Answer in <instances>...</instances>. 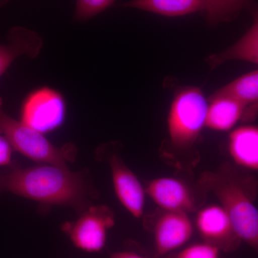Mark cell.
<instances>
[{
	"mask_svg": "<svg viewBox=\"0 0 258 258\" xmlns=\"http://www.w3.org/2000/svg\"><path fill=\"white\" fill-rule=\"evenodd\" d=\"M145 189L152 201L164 211L188 214L198 208L192 190L177 178L164 176L151 180Z\"/></svg>",
	"mask_w": 258,
	"mask_h": 258,
	"instance_id": "obj_8",
	"label": "cell"
},
{
	"mask_svg": "<svg viewBox=\"0 0 258 258\" xmlns=\"http://www.w3.org/2000/svg\"><path fill=\"white\" fill-rule=\"evenodd\" d=\"M156 251L164 255L182 247L193 235L192 222L184 212H161L153 225Z\"/></svg>",
	"mask_w": 258,
	"mask_h": 258,
	"instance_id": "obj_9",
	"label": "cell"
},
{
	"mask_svg": "<svg viewBox=\"0 0 258 258\" xmlns=\"http://www.w3.org/2000/svg\"><path fill=\"white\" fill-rule=\"evenodd\" d=\"M122 6L175 18L206 12L208 0H130Z\"/></svg>",
	"mask_w": 258,
	"mask_h": 258,
	"instance_id": "obj_15",
	"label": "cell"
},
{
	"mask_svg": "<svg viewBox=\"0 0 258 258\" xmlns=\"http://www.w3.org/2000/svg\"><path fill=\"white\" fill-rule=\"evenodd\" d=\"M115 224L114 215L105 205L90 206L73 222L64 224L62 229L78 248L97 252L104 247L108 230Z\"/></svg>",
	"mask_w": 258,
	"mask_h": 258,
	"instance_id": "obj_6",
	"label": "cell"
},
{
	"mask_svg": "<svg viewBox=\"0 0 258 258\" xmlns=\"http://www.w3.org/2000/svg\"><path fill=\"white\" fill-rule=\"evenodd\" d=\"M254 15L253 25L240 40L227 50L209 56L207 62L212 69L232 60L258 64V9L254 10Z\"/></svg>",
	"mask_w": 258,
	"mask_h": 258,
	"instance_id": "obj_14",
	"label": "cell"
},
{
	"mask_svg": "<svg viewBox=\"0 0 258 258\" xmlns=\"http://www.w3.org/2000/svg\"><path fill=\"white\" fill-rule=\"evenodd\" d=\"M195 227L203 242L220 251L232 252L242 242L230 216L221 205H208L200 209L197 213Z\"/></svg>",
	"mask_w": 258,
	"mask_h": 258,
	"instance_id": "obj_7",
	"label": "cell"
},
{
	"mask_svg": "<svg viewBox=\"0 0 258 258\" xmlns=\"http://www.w3.org/2000/svg\"><path fill=\"white\" fill-rule=\"evenodd\" d=\"M111 258H144L140 254L136 253L134 252H128V251H124V252H115L111 254Z\"/></svg>",
	"mask_w": 258,
	"mask_h": 258,
	"instance_id": "obj_21",
	"label": "cell"
},
{
	"mask_svg": "<svg viewBox=\"0 0 258 258\" xmlns=\"http://www.w3.org/2000/svg\"><path fill=\"white\" fill-rule=\"evenodd\" d=\"M200 184L213 193L230 216L237 235L258 253V183L253 176L230 165L204 173Z\"/></svg>",
	"mask_w": 258,
	"mask_h": 258,
	"instance_id": "obj_2",
	"label": "cell"
},
{
	"mask_svg": "<svg viewBox=\"0 0 258 258\" xmlns=\"http://www.w3.org/2000/svg\"><path fill=\"white\" fill-rule=\"evenodd\" d=\"M9 192L45 205L88 208L92 196L84 174L67 166L42 164L14 167L0 176V193Z\"/></svg>",
	"mask_w": 258,
	"mask_h": 258,
	"instance_id": "obj_1",
	"label": "cell"
},
{
	"mask_svg": "<svg viewBox=\"0 0 258 258\" xmlns=\"http://www.w3.org/2000/svg\"><path fill=\"white\" fill-rule=\"evenodd\" d=\"M209 102L205 127L210 130L229 132L241 120L251 121L255 118L247 106L232 97L212 95Z\"/></svg>",
	"mask_w": 258,
	"mask_h": 258,
	"instance_id": "obj_11",
	"label": "cell"
},
{
	"mask_svg": "<svg viewBox=\"0 0 258 258\" xmlns=\"http://www.w3.org/2000/svg\"><path fill=\"white\" fill-rule=\"evenodd\" d=\"M66 101L62 93L43 86L34 90L24 100L20 120L45 134L60 127L66 117Z\"/></svg>",
	"mask_w": 258,
	"mask_h": 258,
	"instance_id": "obj_5",
	"label": "cell"
},
{
	"mask_svg": "<svg viewBox=\"0 0 258 258\" xmlns=\"http://www.w3.org/2000/svg\"><path fill=\"white\" fill-rule=\"evenodd\" d=\"M227 149L236 166L245 170L258 171V126L244 125L229 134Z\"/></svg>",
	"mask_w": 258,
	"mask_h": 258,
	"instance_id": "obj_13",
	"label": "cell"
},
{
	"mask_svg": "<svg viewBox=\"0 0 258 258\" xmlns=\"http://www.w3.org/2000/svg\"><path fill=\"white\" fill-rule=\"evenodd\" d=\"M108 162L113 189L118 201L132 216L141 218L145 206L146 189L138 177L116 154L111 155Z\"/></svg>",
	"mask_w": 258,
	"mask_h": 258,
	"instance_id": "obj_10",
	"label": "cell"
},
{
	"mask_svg": "<svg viewBox=\"0 0 258 258\" xmlns=\"http://www.w3.org/2000/svg\"><path fill=\"white\" fill-rule=\"evenodd\" d=\"M220 253L217 247L203 242L185 247L175 258H220Z\"/></svg>",
	"mask_w": 258,
	"mask_h": 258,
	"instance_id": "obj_19",
	"label": "cell"
},
{
	"mask_svg": "<svg viewBox=\"0 0 258 258\" xmlns=\"http://www.w3.org/2000/svg\"><path fill=\"white\" fill-rule=\"evenodd\" d=\"M7 40L6 44H0V77L19 57L35 58L43 47V40L38 33L23 27L12 28Z\"/></svg>",
	"mask_w": 258,
	"mask_h": 258,
	"instance_id": "obj_12",
	"label": "cell"
},
{
	"mask_svg": "<svg viewBox=\"0 0 258 258\" xmlns=\"http://www.w3.org/2000/svg\"><path fill=\"white\" fill-rule=\"evenodd\" d=\"M13 150L9 141L0 134V166H9L12 164Z\"/></svg>",
	"mask_w": 258,
	"mask_h": 258,
	"instance_id": "obj_20",
	"label": "cell"
},
{
	"mask_svg": "<svg viewBox=\"0 0 258 258\" xmlns=\"http://www.w3.org/2000/svg\"><path fill=\"white\" fill-rule=\"evenodd\" d=\"M115 0H76L74 20L87 21L109 8Z\"/></svg>",
	"mask_w": 258,
	"mask_h": 258,
	"instance_id": "obj_18",
	"label": "cell"
},
{
	"mask_svg": "<svg viewBox=\"0 0 258 258\" xmlns=\"http://www.w3.org/2000/svg\"><path fill=\"white\" fill-rule=\"evenodd\" d=\"M8 1V0H0V7L3 6V5H5Z\"/></svg>",
	"mask_w": 258,
	"mask_h": 258,
	"instance_id": "obj_22",
	"label": "cell"
},
{
	"mask_svg": "<svg viewBox=\"0 0 258 258\" xmlns=\"http://www.w3.org/2000/svg\"><path fill=\"white\" fill-rule=\"evenodd\" d=\"M246 9L256 10L252 0H208L205 13L208 23L215 25L222 22L231 21Z\"/></svg>",
	"mask_w": 258,
	"mask_h": 258,
	"instance_id": "obj_17",
	"label": "cell"
},
{
	"mask_svg": "<svg viewBox=\"0 0 258 258\" xmlns=\"http://www.w3.org/2000/svg\"><path fill=\"white\" fill-rule=\"evenodd\" d=\"M208 101L201 88L184 86L174 93L168 112V137L173 152L192 150L206 124Z\"/></svg>",
	"mask_w": 258,
	"mask_h": 258,
	"instance_id": "obj_3",
	"label": "cell"
},
{
	"mask_svg": "<svg viewBox=\"0 0 258 258\" xmlns=\"http://www.w3.org/2000/svg\"><path fill=\"white\" fill-rule=\"evenodd\" d=\"M0 134L9 141L14 150L25 157L42 164H57L67 166L76 156V148L68 144L56 147L44 136L25 124L20 120L15 119L3 109V99L0 98Z\"/></svg>",
	"mask_w": 258,
	"mask_h": 258,
	"instance_id": "obj_4",
	"label": "cell"
},
{
	"mask_svg": "<svg viewBox=\"0 0 258 258\" xmlns=\"http://www.w3.org/2000/svg\"><path fill=\"white\" fill-rule=\"evenodd\" d=\"M212 95L235 98L247 106L256 118L258 115V69L231 81Z\"/></svg>",
	"mask_w": 258,
	"mask_h": 258,
	"instance_id": "obj_16",
	"label": "cell"
}]
</instances>
